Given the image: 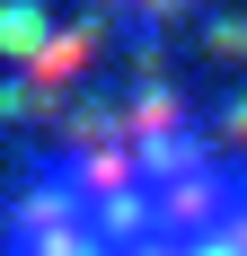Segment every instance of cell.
<instances>
[{"label": "cell", "mask_w": 247, "mask_h": 256, "mask_svg": "<svg viewBox=\"0 0 247 256\" xmlns=\"http://www.w3.org/2000/svg\"><path fill=\"white\" fill-rule=\"evenodd\" d=\"M0 256H247V150L115 142L53 159L9 212Z\"/></svg>", "instance_id": "1"}]
</instances>
